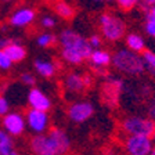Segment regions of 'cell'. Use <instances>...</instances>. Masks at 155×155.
Here are the masks:
<instances>
[{
    "label": "cell",
    "instance_id": "cell-1",
    "mask_svg": "<svg viewBox=\"0 0 155 155\" xmlns=\"http://www.w3.org/2000/svg\"><path fill=\"white\" fill-rule=\"evenodd\" d=\"M29 148L33 155H64L71 148V139L64 129L53 127L48 129L46 134H33L29 140Z\"/></svg>",
    "mask_w": 155,
    "mask_h": 155
},
{
    "label": "cell",
    "instance_id": "cell-2",
    "mask_svg": "<svg viewBox=\"0 0 155 155\" xmlns=\"http://www.w3.org/2000/svg\"><path fill=\"white\" fill-rule=\"evenodd\" d=\"M111 65L115 71L127 76H141L145 72L141 54L132 51L127 47L118 48L111 54Z\"/></svg>",
    "mask_w": 155,
    "mask_h": 155
},
{
    "label": "cell",
    "instance_id": "cell-3",
    "mask_svg": "<svg viewBox=\"0 0 155 155\" xmlns=\"http://www.w3.org/2000/svg\"><path fill=\"white\" fill-rule=\"evenodd\" d=\"M98 26L104 40L116 43L126 35V22L120 17L111 13H103L98 17Z\"/></svg>",
    "mask_w": 155,
    "mask_h": 155
},
{
    "label": "cell",
    "instance_id": "cell-4",
    "mask_svg": "<svg viewBox=\"0 0 155 155\" xmlns=\"http://www.w3.org/2000/svg\"><path fill=\"white\" fill-rule=\"evenodd\" d=\"M57 43L60 45V47L71 48V50L81 53L84 60H89L91 51H93V47L89 43V39H86L82 33H79L72 28L62 29L57 36Z\"/></svg>",
    "mask_w": 155,
    "mask_h": 155
},
{
    "label": "cell",
    "instance_id": "cell-5",
    "mask_svg": "<svg viewBox=\"0 0 155 155\" xmlns=\"http://www.w3.org/2000/svg\"><path fill=\"white\" fill-rule=\"evenodd\" d=\"M120 126H122V130L127 136L141 134L151 137L155 130V120L150 119L148 116L129 115L122 120Z\"/></svg>",
    "mask_w": 155,
    "mask_h": 155
},
{
    "label": "cell",
    "instance_id": "cell-6",
    "mask_svg": "<svg viewBox=\"0 0 155 155\" xmlns=\"http://www.w3.org/2000/svg\"><path fill=\"white\" fill-rule=\"evenodd\" d=\"M96 112L94 104L89 100H76L71 103L67 108V116L71 122L81 125L89 120Z\"/></svg>",
    "mask_w": 155,
    "mask_h": 155
},
{
    "label": "cell",
    "instance_id": "cell-7",
    "mask_svg": "<svg viewBox=\"0 0 155 155\" xmlns=\"http://www.w3.org/2000/svg\"><path fill=\"white\" fill-rule=\"evenodd\" d=\"M125 89V82L120 78L108 76L103 84L101 90V98L108 107H116L119 103V97Z\"/></svg>",
    "mask_w": 155,
    "mask_h": 155
},
{
    "label": "cell",
    "instance_id": "cell-8",
    "mask_svg": "<svg viewBox=\"0 0 155 155\" xmlns=\"http://www.w3.org/2000/svg\"><path fill=\"white\" fill-rule=\"evenodd\" d=\"M24 116H25L26 127L33 134L46 133L48 130V127H50V116H48V112H46V111L29 108Z\"/></svg>",
    "mask_w": 155,
    "mask_h": 155
},
{
    "label": "cell",
    "instance_id": "cell-9",
    "mask_svg": "<svg viewBox=\"0 0 155 155\" xmlns=\"http://www.w3.org/2000/svg\"><path fill=\"white\" fill-rule=\"evenodd\" d=\"M154 143L150 136L132 134L125 140V150L129 155H150Z\"/></svg>",
    "mask_w": 155,
    "mask_h": 155
},
{
    "label": "cell",
    "instance_id": "cell-10",
    "mask_svg": "<svg viewBox=\"0 0 155 155\" xmlns=\"http://www.w3.org/2000/svg\"><path fill=\"white\" fill-rule=\"evenodd\" d=\"M2 127L6 130L10 136L13 137H19L22 136L24 132L26 130V122L25 116L22 114L13 111V112H7L4 116H2Z\"/></svg>",
    "mask_w": 155,
    "mask_h": 155
},
{
    "label": "cell",
    "instance_id": "cell-11",
    "mask_svg": "<svg viewBox=\"0 0 155 155\" xmlns=\"http://www.w3.org/2000/svg\"><path fill=\"white\" fill-rule=\"evenodd\" d=\"M35 19H36V10L32 8V7L22 6L13 11V14L8 18V24L13 28L22 29L32 25L35 22Z\"/></svg>",
    "mask_w": 155,
    "mask_h": 155
},
{
    "label": "cell",
    "instance_id": "cell-12",
    "mask_svg": "<svg viewBox=\"0 0 155 155\" xmlns=\"http://www.w3.org/2000/svg\"><path fill=\"white\" fill-rule=\"evenodd\" d=\"M26 101H28L29 108L39 110V111H46V112H48L53 107L51 98H50L46 93H43L42 89L35 87V86L31 87V90L28 91Z\"/></svg>",
    "mask_w": 155,
    "mask_h": 155
},
{
    "label": "cell",
    "instance_id": "cell-13",
    "mask_svg": "<svg viewBox=\"0 0 155 155\" xmlns=\"http://www.w3.org/2000/svg\"><path fill=\"white\" fill-rule=\"evenodd\" d=\"M64 89L67 93L78 96L86 91L87 87L84 86L83 82V74H79L76 71H72L65 75L64 78Z\"/></svg>",
    "mask_w": 155,
    "mask_h": 155
},
{
    "label": "cell",
    "instance_id": "cell-14",
    "mask_svg": "<svg viewBox=\"0 0 155 155\" xmlns=\"http://www.w3.org/2000/svg\"><path fill=\"white\" fill-rule=\"evenodd\" d=\"M89 61L91 64V68L97 74H104V68L111 65V53L104 48H93Z\"/></svg>",
    "mask_w": 155,
    "mask_h": 155
},
{
    "label": "cell",
    "instance_id": "cell-15",
    "mask_svg": "<svg viewBox=\"0 0 155 155\" xmlns=\"http://www.w3.org/2000/svg\"><path fill=\"white\" fill-rule=\"evenodd\" d=\"M33 68H35L36 74L39 76L46 78V79H50L53 78L55 74H57V64H55L53 60L50 58H42L39 57L33 61Z\"/></svg>",
    "mask_w": 155,
    "mask_h": 155
},
{
    "label": "cell",
    "instance_id": "cell-16",
    "mask_svg": "<svg viewBox=\"0 0 155 155\" xmlns=\"http://www.w3.org/2000/svg\"><path fill=\"white\" fill-rule=\"evenodd\" d=\"M53 10L60 18L69 21L75 17V7L71 3H68L67 0H53Z\"/></svg>",
    "mask_w": 155,
    "mask_h": 155
},
{
    "label": "cell",
    "instance_id": "cell-17",
    "mask_svg": "<svg viewBox=\"0 0 155 155\" xmlns=\"http://www.w3.org/2000/svg\"><path fill=\"white\" fill-rule=\"evenodd\" d=\"M4 51L7 53V55L10 57V60L15 64V62H21L26 58V48L25 46H22L18 40H11L8 46L4 48Z\"/></svg>",
    "mask_w": 155,
    "mask_h": 155
},
{
    "label": "cell",
    "instance_id": "cell-18",
    "mask_svg": "<svg viewBox=\"0 0 155 155\" xmlns=\"http://www.w3.org/2000/svg\"><path fill=\"white\" fill-rule=\"evenodd\" d=\"M125 45L126 47L132 50L134 53H139L141 54L145 50V40L140 33L137 32H129L125 35Z\"/></svg>",
    "mask_w": 155,
    "mask_h": 155
},
{
    "label": "cell",
    "instance_id": "cell-19",
    "mask_svg": "<svg viewBox=\"0 0 155 155\" xmlns=\"http://www.w3.org/2000/svg\"><path fill=\"white\" fill-rule=\"evenodd\" d=\"M144 13V32L150 38L155 39V6L145 7Z\"/></svg>",
    "mask_w": 155,
    "mask_h": 155
},
{
    "label": "cell",
    "instance_id": "cell-20",
    "mask_svg": "<svg viewBox=\"0 0 155 155\" xmlns=\"http://www.w3.org/2000/svg\"><path fill=\"white\" fill-rule=\"evenodd\" d=\"M14 137L10 136L6 130L0 129V155H8L15 147Z\"/></svg>",
    "mask_w": 155,
    "mask_h": 155
},
{
    "label": "cell",
    "instance_id": "cell-21",
    "mask_svg": "<svg viewBox=\"0 0 155 155\" xmlns=\"http://www.w3.org/2000/svg\"><path fill=\"white\" fill-rule=\"evenodd\" d=\"M55 43H57V35H55V33H51V32H47V31L42 32L40 35H38V38H36V45L42 48L53 47Z\"/></svg>",
    "mask_w": 155,
    "mask_h": 155
},
{
    "label": "cell",
    "instance_id": "cell-22",
    "mask_svg": "<svg viewBox=\"0 0 155 155\" xmlns=\"http://www.w3.org/2000/svg\"><path fill=\"white\" fill-rule=\"evenodd\" d=\"M143 61H144V68L145 72H148L151 76L155 78V51L145 48L144 51L141 53Z\"/></svg>",
    "mask_w": 155,
    "mask_h": 155
},
{
    "label": "cell",
    "instance_id": "cell-23",
    "mask_svg": "<svg viewBox=\"0 0 155 155\" xmlns=\"http://www.w3.org/2000/svg\"><path fill=\"white\" fill-rule=\"evenodd\" d=\"M116 6L123 11H130L140 4V0H115Z\"/></svg>",
    "mask_w": 155,
    "mask_h": 155
},
{
    "label": "cell",
    "instance_id": "cell-24",
    "mask_svg": "<svg viewBox=\"0 0 155 155\" xmlns=\"http://www.w3.org/2000/svg\"><path fill=\"white\" fill-rule=\"evenodd\" d=\"M40 28H43L45 31H50V29H53L55 25H57V21H55V18L53 15H48V14H46V15H43L42 18H40Z\"/></svg>",
    "mask_w": 155,
    "mask_h": 155
},
{
    "label": "cell",
    "instance_id": "cell-25",
    "mask_svg": "<svg viewBox=\"0 0 155 155\" xmlns=\"http://www.w3.org/2000/svg\"><path fill=\"white\" fill-rule=\"evenodd\" d=\"M14 62L10 60L4 50H0V71H10Z\"/></svg>",
    "mask_w": 155,
    "mask_h": 155
},
{
    "label": "cell",
    "instance_id": "cell-26",
    "mask_svg": "<svg viewBox=\"0 0 155 155\" xmlns=\"http://www.w3.org/2000/svg\"><path fill=\"white\" fill-rule=\"evenodd\" d=\"M19 81H21L22 84H25L28 87H33L36 84V78L31 72H22V74L19 75Z\"/></svg>",
    "mask_w": 155,
    "mask_h": 155
},
{
    "label": "cell",
    "instance_id": "cell-27",
    "mask_svg": "<svg viewBox=\"0 0 155 155\" xmlns=\"http://www.w3.org/2000/svg\"><path fill=\"white\" fill-rule=\"evenodd\" d=\"M7 112H10V101L7 97L0 94V118L4 116Z\"/></svg>",
    "mask_w": 155,
    "mask_h": 155
},
{
    "label": "cell",
    "instance_id": "cell-28",
    "mask_svg": "<svg viewBox=\"0 0 155 155\" xmlns=\"http://www.w3.org/2000/svg\"><path fill=\"white\" fill-rule=\"evenodd\" d=\"M89 43L93 48H100L101 45H103V36L98 35V33H93L89 38Z\"/></svg>",
    "mask_w": 155,
    "mask_h": 155
},
{
    "label": "cell",
    "instance_id": "cell-29",
    "mask_svg": "<svg viewBox=\"0 0 155 155\" xmlns=\"http://www.w3.org/2000/svg\"><path fill=\"white\" fill-rule=\"evenodd\" d=\"M147 115H148L150 119L155 120V97L150 100L148 105H147Z\"/></svg>",
    "mask_w": 155,
    "mask_h": 155
},
{
    "label": "cell",
    "instance_id": "cell-30",
    "mask_svg": "<svg viewBox=\"0 0 155 155\" xmlns=\"http://www.w3.org/2000/svg\"><path fill=\"white\" fill-rule=\"evenodd\" d=\"M83 82H84V86L89 89V87L93 84V76L89 74H83Z\"/></svg>",
    "mask_w": 155,
    "mask_h": 155
},
{
    "label": "cell",
    "instance_id": "cell-31",
    "mask_svg": "<svg viewBox=\"0 0 155 155\" xmlns=\"http://www.w3.org/2000/svg\"><path fill=\"white\" fill-rule=\"evenodd\" d=\"M13 39H8V38H0V50H4L7 46L11 43Z\"/></svg>",
    "mask_w": 155,
    "mask_h": 155
},
{
    "label": "cell",
    "instance_id": "cell-32",
    "mask_svg": "<svg viewBox=\"0 0 155 155\" xmlns=\"http://www.w3.org/2000/svg\"><path fill=\"white\" fill-rule=\"evenodd\" d=\"M140 3H141L143 8H145V7L155 6V0H140Z\"/></svg>",
    "mask_w": 155,
    "mask_h": 155
},
{
    "label": "cell",
    "instance_id": "cell-33",
    "mask_svg": "<svg viewBox=\"0 0 155 155\" xmlns=\"http://www.w3.org/2000/svg\"><path fill=\"white\" fill-rule=\"evenodd\" d=\"M8 155H19V152H18V151H17V150H15V148H14V150H13V151L10 152V154H8Z\"/></svg>",
    "mask_w": 155,
    "mask_h": 155
},
{
    "label": "cell",
    "instance_id": "cell-34",
    "mask_svg": "<svg viewBox=\"0 0 155 155\" xmlns=\"http://www.w3.org/2000/svg\"><path fill=\"white\" fill-rule=\"evenodd\" d=\"M151 139H152V143L155 144V130H154V133H152V136H151Z\"/></svg>",
    "mask_w": 155,
    "mask_h": 155
},
{
    "label": "cell",
    "instance_id": "cell-35",
    "mask_svg": "<svg viewBox=\"0 0 155 155\" xmlns=\"http://www.w3.org/2000/svg\"><path fill=\"white\" fill-rule=\"evenodd\" d=\"M150 155H155V147H152L151 152H150Z\"/></svg>",
    "mask_w": 155,
    "mask_h": 155
},
{
    "label": "cell",
    "instance_id": "cell-36",
    "mask_svg": "<svg viewBox=\"0 0 155 155\" xmlns=\"http://www.w3.org/2000/svg\"><path fill=\"white\" fill-rule=\"evenodd\" d=\"M3 3H11V2H14V0H2Z\"/></svg>",
    "mask_w": 155,
    "mask_h": 155
},
{
    "label": "cell",
    "instance_id": "cell-37",
    "mask_svg": "<svg viewBox=\"0 0 155 155\" xmlns=\"http://www.w3.org/2000/svg\"><path fill=\"white\" fill-rule=\"evenodd\" d=\"M104 2H107V3H111V2H115V0H104Z\"/></svg>",
    "mask_w": 155,
    "mask_h": 155
},
{
    "label": "cell",
    "instance_id": "cell-38",
    "mask_svg": "<svg viewBox=\"0 0 155 155\" xmlns=\"http://www.w3.org/2000/svg\"><path fill=\"white\" fill-rule=\"evenodd\" d=\"M43 2H53V0H43Z\"/></svg>",
    "mask_w": 155,
    "mask_h": 155
},
{
    "label": "cell",
    "instance_id": "cell-39",
    "mask_svg": "<svg viewBox=\"0 0 155 155\" xmlns=\"http://www.w3.org/2000/svg\"><path fill=\"white\" fill-rule=\"evenodd\" d=\"M43 155H54V154H43Z\"/></svg>",
    "mask_w": 155,
    "mask_h": 155
},
{
    "label": "cell",
    "instance_id": "cell-40",
    "mask_svg": "<svg viewBox=\"0 0 155 155\" xmlns=\"http://www.w3.org/2000/svg\"><path fill=\"white\" fill-rule=\"evenodd\" d=\"M96 2H104V0H96Z\"/></svg>",
    "mask_w": 155,
    "mask_h": 155
}]
</instances>
